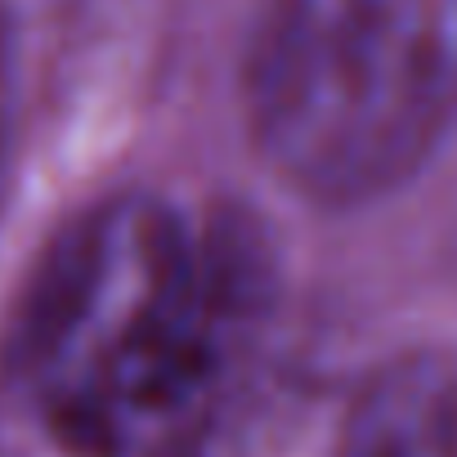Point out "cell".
<instances>
[{"instance_id": "1", "label": "cell", "mask_w": 457, "mask_h": 457, "mask_svg": "<svg viewBox=\"0 0 457 457\" xmlns=\"http://www.w3.org/2000/svg\"><path fill=\"white\" fill-rule=\"evenodd\" d=\"M274 292L256 224L202 234L157 197H112L41 247L5 328V368L50 390L54 435L81 457L130 439L206 395Z\"/></svg>"}, {"instance_id": "2", "label": "cell", "mask_w": 457, "mask_h": 457, "mask_svg": "<svg viewBox=\"0 0 457 457\" xmlns=\"http://www.w3.org/2000/svg\"><path fill=\"white\" fill-rule=\"evenodd\" d=\"M256 157L319 206L390 197L457 130V0H270L243 59Z\"/></svg>"}, {"instance_id": "3", "label": "cell", "mask_w": 457, "mask_h": 457, "mask_svg": "<svg viewBox=\"0 0 457 457\" xmlns=\"http://www.w3.org/2000/svg\"><path fill=\"white\" fill-rule=\"evenodd\" d=\"M332 457H457V354L403 350L372 368Z\"/></svg>"}, {"instance_id": "4", "label": "cell", "mask_w": 457, "mask_h": 457, "mask_svg": "<svg viewBox=\"0 0 457 457\" xmlns=\"http://www.w3.org/2000/svg\"><path fill=\"white\" fill-rule=\"evenodd\" d=\"M10 135H14V32L5 23V10H0V179H5Z\"/></svg>"}]
</instances>
